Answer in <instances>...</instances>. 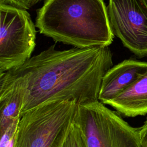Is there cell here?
Returning a JSON list of instances; mask_svg holds the SVG:
<instances>
[{
	"label": "cell",
	"instance_id": "obj_1",
	"mask_svg": "<svg viewBox=\"0 0 147 147\" xmlns=\"http://www.w3.org/2000/svg\"><path fill=\"white\" fill-rule=\"evenodd\" d=\"M113 66L109 47L60 51L52 45L12 69L24 83L21 116L52 101L83 105L98 100L102 78Z\"/></svg>",
	"mask_w": 147,
	"mask_h": 147
},
{
	"label": "cell",
	"instance_id": "obj_2",
	"mask_svg": "<svg viewBox=\"0 0 147 147\" xmlns=\"http://www.w3.org/2000/svg\"><path fill=\"white\" fill-rule=\"evenodd\" d=\"M35 25L40 33L80 48L109 47L114 36L103 0H45Z\"/></svg>",
	"mask_w": 147,
	"mask_h": 147
},
{
	"label": "cell",
	"instance_id": "obj_3",
	"mask_svg": "<svg viewBox=\"0 0 147 147\" xmlns=\"http://www.w3.org/2000/svg\"><path fill=\"white\" fill-rule=\"evenodd\" d=\"M77 107L75 101L56 100L25 113L20 119L13 147H63Z\"/></svg>",
	"mask_w": 147,
	"mask_h": 147
},
{
	"label": "cell",
	"instance_id": "obj_4",
	"mask_svg": "<svg viewBox=\"0 0 147 147\" xmlns=\"http://www.w3.org/2000/svg\"><path fill=\"white\" fill-rule=\"evenodd\" d=\"M74 123L81 147H141L138 127L99 100L78 105Z\"/></svg>",
	"mask_w": 147,
	"mask_h": 147
},
{
	"label": "cell",
	"instance_id": "obj_5",
	"mask_svg": "<svg viewBox=\"0 0 147 147\" xmlns=\"http://www.w3.org/2000/svg\"><path fill=\"white\" fill-rule=\"evenodd\" d=\"M0 73L19 67L36 46V25L29 13L1 1Z\"/></svg>",
	"mask_w": 147,
	"mask_h": 147
},
{
	"label": "cell",
	"instance_id": "obj_6",
	"mask_svg": "<svg viewBox=\"0 0 147 147\" xmlns=\"http://www.w3.org/2000/svg\"><path fill=\"white\" fill-rule=\"evenodd\" d=\"M114 34L136 56H147L146 0H109L107 7Z\"/></svg>",
	"mask_w": 147,
	"mask_h": 147
},
{
	"label": "cell",
	"instance_id": "obj_7",
	"mask_svg": "<svg viewBox=\"0 0 147 147\" xmlns=\"http://www.w3.org/2000/svg\"><path fill=\"white\" fill-rule=\"evenodd\" d=\"M25 96L22 78L12 69L0 73V132L18 122Z\"/></svg>",
	"mask_w": 147,
	"mask_h": 147
},
{
	"label": "cell",
	"instance_id": "obj_8",
	"mask_svg": "<svg viewBox=\"0 0 147 147\" xmlns=\"http://www.w3.org/2000/svg\"><path fill=\"white\" fill-rule=\"evenodd\" d=\"M147 72V62L125 60L111 67L102 78L98 100H111L125 91Z\"/></svg>",
	"mask_w": 147,
	"mask_h": 147
},
{
	"label": "cell",
	"instance_id": "obj_9",
	"mask_svg": "<svg viewBox=\"0 0 147 147\" xmlns=\"http://www.w3.org/2000/svg\"><path fill=\"white\" fill-rule=\"evenodd\" d=\"M104 104L125 117L147 114V72L117 96Z\"/></svg>",
	"mask_w": 147,
	"mask_h": 147
},
{
	"label": "cell",
	"instance_id": "obj_10",
	"mask_svg": "<svg viewBox=\"0 0 147 147\" xmlns=\"http://www.w3.org/2000/svg\"><path fill=\"white\" fill-rule=\"evenodd\" d=\"M18 122H16L9 126L5 130L0 132V147H7L14 138Z\"/></svg>",
	"mask_w": 147,
	"mask_h": 147
},
{
	"label": "cell",
	"instance_id": "obj_11",
	"mask_svg": "<svg viewBox=\"0 0 147 147\" xmlns=\"http://www.w3.org/2000/svg\"><path fill=\"white\" fill-rule=\"evenodd\" d=\"M63 147H81L78 131L74 123L72 125Z\"/></svg>",
	"mask_w": 147,
	"mask_h": 147
},
{
	"label": "cell",
	"instance_id": "obj_12",
	"mask_svg": "<svg viewBox=\"0 0 147 147\" xmlns=\"http://www.w3.org/2000/svg\"><path fill=\"white\" fill-rule=\"evenodd\" d=\"M1 1L14 6L15 7L22 9H29L41 0H1Z\"/></svg>",
	"mask_w": 147,
	"mask_h": 147
},
{
	"label": "cell",
	"instance_id": "obj_13",
	"mask_svg": "<svg viewBox=\"0 0 147 147\" xmlns=\"http://www.w3.org/2000/svg\"><path fill=\"white\" fill-rule=\"evenodd\" d=\"M141 147H147V117L143 125L138 127Z\"/></svg>",
	"mask_w": 147,
	"mask_h": 147
},
{
	"label": "cell",
	"instance_id": "obj_14",
	"mask_svg": "<svg viewBox=\"0 0 147 147\" xmlns=\"http://www.w3.org/2000/svg\"><path fill=\"white\" fill-rule=\"evenodd\" d=\"M14 138L13 139V140L11 142V143L7 146V147H13V144H14Z\"/></svg>",
	"mask_w": 147,
	"mask_h": 147
},
{
	"label": "cell",
	"instance_id": "obj_15",
	"mask_svg": "<svg viewBox=\"0 0 147 147\" xmlns=\"http://www.w3.org/2000/svg\"><path fill=\"white\" fill-rule=\"evenodd\" d=\"M146 2H147V0H146Z\"/></svg>",
	"mask_w": 147,
	"mask_h": 147
}]
</instances>
